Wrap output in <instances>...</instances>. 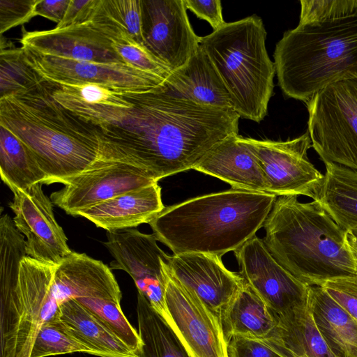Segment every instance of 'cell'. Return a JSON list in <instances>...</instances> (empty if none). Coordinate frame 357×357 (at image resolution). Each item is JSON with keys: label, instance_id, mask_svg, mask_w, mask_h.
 Masks as SVG:
<instances>
[{"label": "cell", "instance_id": "6da1fadb", "mask_svg": "<svg viewBox=\"0 0 357 357\" xmlns=\"http://www.w3.org/2000/svg\"><path fill=\"white\" fill-rule=\"evenodd\" d=\"M162 86L125 93L132 107L118 124L102 130L129 163L158 182L192 169L215 144L238 133L241 118L232 109L199 105Z\"/></svg>", "mask_w": 357, "mask_h": 357}, {"label": "cell", "instance_id": "7a4b0ae2", "mask_svg": "<svg viewBox=\"0 0 357 357\" xmlns=\"http://www.w3.org/2000/svg\"><path fill=\"white\" fill-rule=\"evenodd\" d=\"M52 86L45 81L0 98V126L29 149L47 175L45 184L78 175L102 159L121 161L113 141L59 104Z\"/></svg>", "mask_w": 357, "mask_h": 357}, {"label": "cell", "instance_id": "3957f363", "mask_svg": "<svg viewBox=\"0 0 357 357\" xmlns=\"http://www.w3.org/2000/svg\"><path fill=\"white\" fill-rule=\"evenodd\" d=\"M277 198L273 194L231 189L165 207L149 224L174 255L218 256L255 236Z\"/></svg>", "mask_w": 357, "mask_h": 357}, {"label": "cell", "instance_id": "277c9868", "mask_svg": "<svg viewBox=\"0 0 357 357\" xmlns=\"http://www.w3.org/2000/svg\"><path fill=\"white\" fill-rule=\"evenodd\" d=\"M263 241L276 261L308 286L356 276L357 266L339 227L315 200L277 197L264 224Z\"/></svg>", "mask_w": 357, "mask_h": 357}, {"label": "cell", "instance_id": "5b68a950", "mask_svg": "<svg viewBox=\"0 0 357 357\" xmlns=\"http://www.w3.org/2000/svg\"><path fill=\"white\" fill-rule=\"evenodd\" d=\"M273 58L284 96L307 103L329 84L357 76V15L298 24L284 33Z\"/></svg>", "mask_w": 357, "mask_h": 357}, {"label": "cell", "instance_id": "8992f818", "mask_svg": "<svg viewBox=\"0 0 357 357\" xmlns=\"http://www.w3.org/2000/svg\"><path fill=\"white\" fill-rule=\"evenodd\" d=\"M262 20L253 15L225 22L200 38L199 47L209 57L241 118L257 123L267 114L273 93L275 68L266 47Z\"/></svg>", "mask_w": 357, "mask_h": 357}, {"label": "cell", "instance_id": "52a82bcc", "mask_svg": "<svg viewBox=\"0 0 357 357\" xmlns=\"http://www.w3.org/2000/svg\"><path fill=\"white\" fill-rule=\"evenodd\" d=\"M54 271L55 266L26 256L18 281L0 285V357H30L42 326L60 317Z\"/></svg>", "mask_w": 357, "mask_h": 357}, {"label": "cell", "instance_id": "ba28073f", "mask_svg": "<svg viewBox=\"0 0 357 357\" xmlns=\"http://www.w3.org/2000/svg\"><path fill=\"white\" fill-rule=\"evenodd\" d=\"M307 105V132L320 159L357 171V76L329 84Z\"/></svg>", "mask_w": 357, "mask_h": 357}, {"label": "cell", "instance_id": "9c48e42d", "mask_svg": "<svg viewBox=\"0 0 357 357\" xmlns=\"http://www.w3.org/2000/svg\"><path fill=\"white\" fill-rule=\"evenodd\" d=\"M104 243L114 260L111 270H123L133 279L138 293L170 325L166 305V264L169 256L157 244L155 236L130 228L107 232Z\"/></svg>", "mask_w": 357, "mask_h": 357}, {"label": "cell", "instance_id": "30bf717a", "mask_svg": "<svg viewBox=\"0 0 357 357\" xmlns=\"http://www.w3.org/2000/svg\"><path fill=\"white\" fill-rule=\"evenodd\" d=\"M240 138L257 158L268 193L277 197L304 195L315 199L324 175L308 158L307 151L312 147L308 132L286 141Z\"/></svg>", "mask_w": 357, "mask_h": 357}, {"label": "cell", "instance_id": "8fae6325", "mask_svg": "<svg viewBox=\"0 0 357 357\" xmlns=\"http://www.w3.org/2000/svg\"><path fill=\"white\" fill-rule=\"evenodd\" d=\"M155 181L145 170L125 162L102 159L91 168L60 183L50 199L67 214H78L127 192L151 185Z\"/></svg>", "mask_w": 357, "mask_h": 357}, {"label": "cell", "instance_id": "7c38bea8", "mask_svg": "<svg viewBox=\"0 0 357 357\" xmlns=\"http://www.w3.org/2000/svg\"><path fill=\"white\" fill-rule=\"evenodd\" d=\"M31 66L53 83H93L121 93H143L161 87L165 79L125 63H95L51 56L22 47Z\"/></svg>", "mask_w": 357, "mask_h": 357}, {"label": "cell", "instance_id": "4fadbf2b", "mask_svg": "<svg viewBox=\"0 0 357 357\" xmlns=\"http://www.w3.org/2000/svg\"><path fill=\"white\" fill-rule=\"evenodd\" d=\"M234 255L244 281L275 314H283L307 301L310 286L280 265L256 235Z\"/></svg>", "mask_w": 357, "mask_h": 357}, {"label": "cell", "instance_id": "5bb4252c", "mask_svg": "<svg viewBox=\"0 0 357 357\" xmlns=\"http://www.w3.org/2000/svg\"><path fill=\"white\" fill-rule=\"evenodd\" d=\"M167 273L165 301L170 326L191 357H229V342L220 319Z\"/></svg>", "mask_w": 357, "mask_h": 357}, {"label": "cell", "instance_id": "9a60e30c", "mask_svg": "<svg viewBox=\"0 0 357 357\" xmlns=\"http://www.w3.org/2000/svg\"><path fill=\"white\" fill-rule=\"evenodd\" d=\"M144 45L171 71L185 66L199 46L184 0H142Z\"/></svg>", "mask_w": 357, "mask_h": 357}, {"label": "cell", "instance_id": "2e32d148", "mask_svg": "<svg viewBox=\"0 0 357 357\" xmlns=\"http://www.w3.org/2000/svg\"><path fill=\"white\" fill-rule=\"evenodd\" d=\"M43 183L13 191L9 206L16 228L26 237L27 255L56 266L73 252L62 227L56 222L52 202L43 192Z\"/></svg>", "mask_w": 357, "mask_h": 357}, {"label": "cell", "instance_id": "e0dca14e", "mask_svg": "<svg viewBox=\"0 0 357 357\" xmlns=\"http://www.w3.org/2000/svg\"><path fill=\"white\" fill-rule=\"evenodd\" d=\"M169 275L195 295L220 319L222 311L245 284L239 273L229 271L221 257L204 253L169 256Z\"/></svg>", "mask_w": 357, "mask_h": 357}, {"label": "cell", "instance_id": "ac0fdd59", "mask_svg": "<svg viewBox=\"0 0 357 357\" xmlns=\"http://www.w3.org/2000/svg\"><path fill=\"white\" fill-rule=\"evenodd\" d=\"M20 42L22 47L43 55L95 63H125L110 39L89 21L61 29L24 30Z\"/></svg>", "mask_w": 357, "mask_h": 357}, {"label": "cell", "instance_id": "d6986e66", "mask_svg": "<svg viewBox=\"0 0 357 357\" xmlns=\"http://www.w3.org/2000/svg\"><path fill=\"white\" fill-rule=\"evenodd\" d=\"M53 292L59 305L77 298L121 302L122 297L109 266L84 253L73 251L55 266Z\"/></svg>", "mask_w": 357, "mask_h": 357}, {"label": "cell", "instance_id": "ffe728a7", "mask_svg": "<svg viewBox=\"0 0 357 357\" xmlns=\"http://www.w3.org/2000/svg\"><path fill=\"white\" fill-rule=\"evenodd\" d=\"M192 169L216 177L234 190L268 193V183L257 158L238 134L215 144Z\"/></svg>", "mask_w": 357, "mask_h": 357}, {"label": "cell", "instance_id": "44dd1931", "mask_svg": "<svg viewBox=\"0 0 357 357\" xmlns=\"http://www.w3.org/2000/svg\"><path fill=\"white\" fill-rule=\"evenodd\" d=\"M52 83V95L59 104L81 120L102 130L118 124L132 107L125 93L102 85Z\"/></svg>", "mask_w": 357, "mask_h": 357}, {"label": "cell", "instance_id": "7402d4cb", "mask_svg": "<svg viewBox=\"0 0 357 357\" xmlns=\"http://www.w3.org/2000/svg\"><path fill=\"white\" fill-rule=\"evenodd\" d=\"M165 208L157 182L93 206L77 216L107 231H114L149 223Z\"/></svg>", "mask_w": 357, "mask_h": 357}, {"label": "cell", "instance_id": "603a6c76", "mask_svg": "<svg viewBox=\"0 0 357 357\" xmlns=\"http://www.w3.org/2000/svg\"><path fill=\"white\" fill-rule=\"evenodd\" d=\"M162 89L169 94L199 105L232 109L226 86L199 46L185 66L171 72Z\"/></svg>", "mask_w": 357, "mask_h": 357}, {"label": "cell", "instance_id": "cb8c5ba5", "mask_svg": "<svg viewBox=\"0 0 357 357\" xmlns=\"http://www.w3.org/2000/svg\"><path fill=\"white\" fill-rule=\"evenodd\" d=\"M276 317L275 328L258 340L282 357H338L317 328L308 298L303 305Z\"/></svg>", "mask_w": 357, "mask_h": 357}, {"label": "cell", "instance_id": "d4e9b609", "mask_svg": "<svg viewBox=\"0 0 357 357\" xmlns=\"http://www.w3.org/2000/svg\"><path fill=\"white\" fill-rule=\"evenodd\" d=\"M308 304L314 324L338 357H357V321L319 286H310Z\"/></svg>", "mask_w": 357, "mask_h": 357}, {"label": "cell", "instance_id": "484cf974", "mask_svg": "<svg viewBox=\"0 0 357 357\" xmlns=\"http://www.w3.org/2000/svg\"><path fill=\"white\" fill-rule=\"evenodd\" d=\"M326 172L317 201L346 231L357 230V171L332 162Z\"/></svg>", "mask_w": 357, "mask_h": 357}, {"label": "cell", "instance_id": "4316f807", "mask_svg": "<svg viewBox=\"0 0 357 357\" xmlns=\"http://www.w3.org/2000/svg\"><path fill=\"white\" fill-rule=\"evenodd\" d=\"M220 321L227 340L235 336L261 339L276 326V314L245 282L244 286L222 311Z\"/></svg>", "mask_w": 357, "mask_h": 357}, {"label": "cell", "instance_id": "83f0119b", "mask_svg": "<svg viewBox=\"0 0 357 357\" xmlns=\"http://www.w3.org/2000/svg\"><path fill=\"white\" fill-rule=\"evenodd\" d=\"M60 318L99 357H138L100 319L75 298L59 305Z\"/></svg>", "mask_w": 357, "mask_h": 357}, {"label": "cell", "instance_id": "f1b7e54d", "mask_svg": "<svg viewBox=\"0 0 357 357\" xmlns=\"http://www.w3.org/2000/svg\"><path fill=\"white\" fill-rule=\"evenodd\" d=\"M0 173L12 192L45 184L47 175L29 149L10 130L0 126Z\"/></svg>", "mask_w": 357, "mask_h": 357}, {"label": "cell", "instance_id": "f546056e", "mask_svg": "<svg viewBox=\"0 0 357 357\" xmlns=\"http://www.w3.org/2000/svg\"><path fill=\"white\" fill-rule=\"evenodd\" d=\"M137 314L142 342L138 357H191L170 325L139 293Z\"/></svg>", "mask_w": 357, "mask_h": 357}, {"label": "cell", "instance_id": "4dcf8cb0", "mask_svg": "<svg viewBox=\"0 0 357 357\" xmlns=\"http://www.w3.org/2000/svg\"><path fill=\"white\" fill-rule=\"evenodd\" d=\"M29 63L24 49L1 35L0 98L31 89L45 82Z\"/></svg>", "mask_w": 357, "mask_h": 357}, {"label": "cell", "instance_id": "1f68e13d", "mask_svg": "<svg viewBox=\"0 0 357 357\" xmlns=\"http://www.w3.org/2000/svg\"><path fill=\"white\" fill-rule=\"evenodd\" d=\"M89 22L110 39L114 49L126 63L165 79L169 77L172 71L144 44L135 40L127 32L105 22Z\"/></svg>", "mask_w": 357, "mask_h": 357}, {"label": "cell", "instance_id": "d6a6232c", "mask_svg": "<svg viewBox=\"0 0 357 357\" xmlns=\"http://www.w3.org/2000/svg\"><path fill=\"white\" fill-rule=\"evenodd\" d=\"M75 352L96 356L94 351L79 338L59 317L42 326L30 357H47Z\"/></svg>", "mask_w": 357, "mask_h": 357}, {"label": "cell", "instance_id": "836d02e7", "mask_svg": "<svg viewBox=\"0 0 357 357\" xmlns=\"http://www.w3.org/2000/svg\"><path fill=\"white\" fill-rule=\"evenodd\" d=\"M89 20L111 24L144 44L142 0H98Z\"/></svg>", "mask_w": 357, "mask_h": 357}, {"label": "cell", "instance_id": "e575fe53", "mask_svg": "<svg viewBox=\"0 0 357 357\" xmlns=\"http://www.w3.org/2000/svg\"><path fill=\"white\" fill-rule=\"evenodd\" d=\"M75 299L100 319L133 352L138 354L142 348V340L139 333L124 315L120 302L97 298Z\"/></svg>", "mask_w": 357, "mask_h": 357}, {"label": "cell", "instance_id": "d590c367", "mask_svg": "<svg viewBox=\"0 0 357 357\" xmlns=\"http://www.w3.org/2000/svg\"><path fill=\"white\" fill-rule=\"evenodd\" d=\"M298 24L338 20L357 15V0H301Z\"/></svg>", "mask_w": 357, "mask_h": 357}, {"label": "cell", "instance_id": "8d00e7d4", "mask_svg": "<svg viewBox=\"0 0 357 357\" xmlns=\"http://www.w3.org/2000/svg\"><path fill=\"white\" fill-rule=\"evenodd\" d=\"M321 287L357 321V275L329 280Z\"/></svg>", "mask_w": 357, "mask_h": 357}, {"label": "cell", "instance_id": "74e56055", "mask_svg": "<svg viewBox=\"0 0 357 357\" xmlns=\"http://www.w3.org/2000/svg\"><path fill=\"white\" fill-rule=\"evenodd\" d=\"M40 0H0V33L26 22L36 16Z\"/></svg>", "mask_w": 357, "mask_h": 357}, {"label": "cell", "instance_id": "f35d334b", "mask_svg": "<svg viewBox=\"0 0 357 357\" xmlns=\"http://www.w3.org/2000/svg\"><path fill=\"white\" fill-rule=\"evenodd\" d=\"M228 354L229 357H282L261 341L241 336L230 340Z\"/></svg>", "mask_w": 357, "mask_h": 357}, {"label": "cell", "instance_id": "ab89813d", "mask_svg": "<svg viewBox=\"0 0 357 357\" xmlns=\"http://www.w3.org/2000/svg\"><path fill=\"white\" fill-rule=\"evenodd\" d=\"M186 8L199 19L207 21L213 31L225 24L219 0H184Z\"/></svg>", "mask_w": 357, "mask_h": 357}, {"label": "cell", "instance_id": "60d3db41", "mask_svg": "<svg viewBox=\"0 0 357 357\" xmlns=\"http://www.w3.org/2000/svg\"><path fill=\"white\" fill-rule=\"evenodd\" d=\"M98 0H70L62 20L55 28L61 29L88 22Z\"/></svg>", "mask_w": 357, "mask_h": 357}, {"label": "cell", "instance_id": "b9f144b4", "mask_svg": "<svg viewBox=\"0 0 357 357\" xmlns=\"http://www.w3.org/2000/svg\"><path fill=\"white\" fill-rule=\"evenodd\" d=\"M70 0H40L36 8L39 15L59 24L63 19Z\"/></svg>", "mask_w": 357, "mask_h": 357}, {"label": "cell", "instance_id": "7bdbcfd3", "mask_svg": "<svg viewBox=\"0 0 357 357\" xmlns=\"http://www.w3.org/2000/svg\"><path fill=\"white\" fill-rule=\"evenodd\" d=\"M347 241L357 266V236L353 234L351 231H347Z\"/></svg>", "mask_w": 357, "mask_h": 357}, {"label": "cell", "instance_id": "ee69618b", "mask_svg": "<svg viewBox=\"0 0 357 357\" xmlns=\"http://www.w3.org/2000/svg\"><path fill=\"white\" fill-rule=\"evenodd\" d=\"M353 234H354L356 236H357V230L356 231H351Z\"/></svg>", "mask_w": 357, "mask_h": 357}]
</instances>
